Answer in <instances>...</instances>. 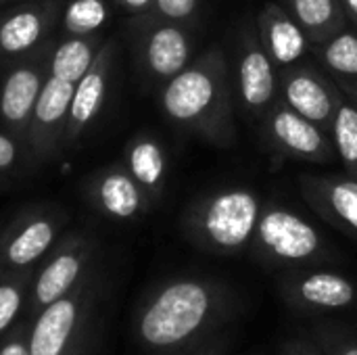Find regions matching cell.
I'll return each mask as SVG.
<instances>
[{
  "instance_id": "obj_2",
  "label": "cell",
  "mask_w": 357,
  "mask_h": 355,
  "mask_svg": "<svg viewBox=\"0 0 357 355\" xmlns=\"http://www.w3.org/2000/svg\"><path fill=\"white\" fill-rule=\"evenodd\" d=\"M224 289L203 278L165 285L140 318V335L153 347H174L192 339L222 312Z\"/></svg>"
},
{
  "instance_id": "obj_7",
  "label": "cell",
  "mask_w": 357,
  "mask_h": 355,
  "mask_svg": "<svg viewBox=\"0 0 357 355\" xmlns=\"http://www.w3.org/2000/svg\"><path fill=\"white\" fill-rule=\"evenodd\" d=\"M261 128L266 144L276 155L310 163H331L337 159L331 132L299 115L282 100L261 117Z\"/></svg>"
},
{
  "instance_id": "obj_14",
  "label": "cell",
  "mask_w": 357,
  "mask_h": 355,
  "mask_svg": "<svg viewBox=\"0 0 357 355\" xmlns=\"http://www.w3.org/2000/svg\"><path fill=\"white\" fill-rule=\"evenodd\" d=\"M299 192L322 220L357 239V178L303 174Z\"/></svg>"
},
{
  "instance_id": "obj_15",
  "label": "cell",
  "mask_w": 357,
  "mask_h": 355,
  "mask_svg": "<svg viewBox=\"0 0 357 355\" xmlns=\"http://www.w3.org/2000/svg\"><path fill=\"white\" fill-rule=\"evenodd\" d=\"M257 33L278 69L297 65L310 50L312 42L287 6L270 2L257 17Z\"/></svg>"
},
{
  "instance_id": "obj_4",
  "label": "cell",
  "mask_w": 357,
  "mask_h": 355,
  "mask_svg": "<svg viewBox=\"0 0 357 355\" xmlns=\"http://www.w3.org/2000/svg\"><path fill=\"white\" fill-rule=\"evenodd\" d=\"M251 247L270 264L301 266L322 257L324 241L318 228L303 216L289 207L268 203L261 209Z\"/></svg>"
},
{
  "instance_id": "obj_19",
  "label": "cell",
  "mask_w": 357,
  "mask_h": 355,
  "mask_svg": "<svg viewBox=\"0 0 357 355\" xmlns=\"http://www.w3.org/2000/svg\"><path fill=\"white\" fill-rule=\"evenodd\" d=\"M312 52L343 94L357 92V31L341 29L333 38L314 44Z\"/></svg>"
},
{
  "instance_id": "obj_35",
  "label": "cell",
  "mask_w": 357,
  "mask_h": 355,
  "mask_svg": "<svg viewBox=\"0 0 357 355\" xmlns=\"http://www.w3.org/2000/svg\"><path fill=\"white\" fill-rule=\"evenodd\" d=\"M8 2H21V0H8Z\"/></svg>"
},
{
  "instance_id": "obj_29",
  "label": "cell",
  "mask_w": 357,
  "mask_h": 355,
  "mask_svg": "<svg viewBox=\"0 0 357 355\" xmlns=\"http://www.w3.org/2000/svg\"><path fill=\"white\" fill-rule=\"evenodd\" d=\"M117 8L130 13V15H142L151 8L153 0H113Z\"/></svg>"
},
{
  "instance_id": "obj_3",
  "label": "cell",
  "mask_w": 357,
  "mask_h": 355,
  "mask_svg": "<svg viewBox=\"0 0 357 355\" xmlns=\"http://www.w3.org/2000/svg\"><path fill=\"white\" fill-rule=\"evenodd\" d=\"M261 197L245 186H230L201 197L184 216L188 236L218 255L247 249L264 209Z\"/></svg>"
},
{
  "instance_id": "obj_25",
  "label": "cell",
  "mask_w": 357,
  "mask_h": 355,
  "mask_svg": "<svg viewBox=\"0 0 357 355\" xmlns=\"http://www.w3.org/2000/svg\"><path fill=\"white\" fill-rule=\"evenodd\" d=\"M109 21V6L105 0H69L61 13V36H94L100 33Z\"/></svg>"
},
{
  "instance_id": "obj_30",
  "label": "cell",
  "mask_w": 357,
  "mask_h": 355,
  "mask_svg": "<svg viewBox=\"0 0 357 355\" xmlns=\"http://www.w3.org/2000/svg\"><path fill=\"white\" fill-rule=\"evenodd\" d=\"M343 2V10L347 17V23H351L357 31V0H341Z\"/></svg>"
},
{
  "instance_id": "obj_16",
  "label": "cell",
  "mask_w": 357,
  "mask_h": 355,
  "mask_svg": "<svg viewBox=\"0 0 357 355\" xmlns=\"http://www.w3.org/2000/svg\"><path fill=\"white\" fill-rule=\"evenodd\" d=\"M59 222L50 211L38 209H29L23 218L15 220L2 243L4 262L10 266H27L42 257L56 236Z\"/></svg>"
},
{
  "instance_id": "obj_11",
  "label": "cell",
  "mask_w": 357,
  "mask_h": 355,
  "mask_svg": "<svg viewBox=\"0 0 357 355\" xmlns=\"http://www.w3.org/2000/svg\"><path fill=\"white\" fill-rule=\"evenodd\" d=\"M75 84L48 75L33 105L25 146L36 161H48L65 149V132Z\"/></svg>"
},
{
  "instance_id": "obj_27",
  "label": "cell",
  "mask_w": 357,
  "mask_h": 355,
  "mask_svg": "<svg viewBox=\"0 0 357 355\" xmlns=\"http://www.w3.org/2000/svg\"><path fill=\"white\" fill-rule=\"evenodd\" d=\"M21 303V291L17 289V285H0V333L13 322V318L17 316Z\"/></svg>"
},
{
  "instance_id": "obj_34",
  "label": "cell",
  "mask_w": 357,
  "mask_h": 355,
  "mask_svg": "<svg viewBox=\"0 0 357 355\" xmlns=\"http://www.w3.org/2000/svg\"><path fill=\"white\" fill-rule=\"evenodd\" d=\"M293 355H314V354H310V352H305V349H297Z\"/></svg>"
},
{
  "instance_id": "obj_20",
  "label": "cell",
  "mask_w": 357,
  "mask_h": 355,
  "mask_svg": "<svg viewBox=\"0 0 357 355\" xmlns=\"http://www.w3.org/2000/svg\"><path fill=\"white\" fill-rule=\"evenodd\" d=\"M84 264V241H67L65 247L44 266L36 282V299L42 305H50L73 287Z\"/></svg>"
},
{
  "instance_id": "obj_36",
  "label": "cell",
  "mask_w": 357,
  "mask_h": 355,
  "mask_svg": "<svg viewBox=\"0 0 357 355\" xmlns=\"http://www.w3.org/2000/svg\"><path fill=\"white\" fill-rule=\"evenodd\" d=\"M4 2H8V0H0V4H4Z\"/></svg>"
},
{
  "instance_id": "obj_23",
  "label": "cell",
  "mask_w": 357,
  "mask_h": 355,
  "mask_svg": "<svg viewBox=\"0 0 357 355\" xmlns=\"http://www.w3.org/2000/svg\"><path fill=\"white\" fill-rule=\"evenodd\" d=\"M105 40L107 38H102L100 33L56 40L50 54V75L65 80L69 84H77L90 69Z\"/></svg>"
},
{
  "instance_id": "obj_17",
  "label": "cell",
  "mask_w": 357,
  "mask_h": 355,
  "mask_svg": "<svg viewBox=\"0 0 357 355\" xmlns=\"http://www.w3.org/2000/svg\"><path fill=\"white\" fill-rule=\"evenodd\" d=\"M287 297L307 310H343L357 299L356 285L337 272H303L284 282Z\"/></svg>"
},
{
  "instance_id": "obj_26",
  "label": "cell",
  "mask_w": 357,
  "mask_h": 355,
  "mask_svg": "<svg viewBox=\"0 0 357 355\" xmlns=\"http://www.w3.org/2000/svg\"><path fill=\"white\" fill-rule=\"evenodd\" d=\"M197 10H199V0H153L146 13L157 19L188 25L190 21H195Z\"/></svg>"
},
{
  "instance_id": "obj_13",
  "label": "cell",
  "mask_w": 357,
  "mask_h": 355,
  "mask_svg": "<svg viewBox=\"0 0 357 355\" xmlns=\"http://www.w3.org/2000/svg\"><path fill=\"white\" fill-rule=\"evenodd\" d=\"M90 203L105 216L126 222L149 211L153 199L134 180L128 167L121 163H111L96 169L84 184Z\"/></svg>"
},
{
  "instance_id": "obj_12",
  "label": "cell",
  "mask_w": 357,
  "mask_h": 355,
  "mask_svg": "<svg viewBox=\"0 0 357 355\" xmlns=\"http://www.w3.org/2000/svg\"><path fill=\"white\" fill-rule=\"evenodd\" d=\"M115 52H117V42L113 38H107L98 54L94 56L90 69L75 84L71 107H69L67 132H65V149L75 146L82 140V136L90 130V126L98 119L107 100L109 82L115 67Z\"/></svg>"
},
{
  "instance_id": "obj_9",
  "label": "cell",
  "mask_w": 357,
  "mask_h": 355,
  "mask_svg": "<svg viewBox=\"0 0 357 355\" xmlns=\"http://www.w3.org/2000/svg\"><path fill=\"white\" fill-rule=\"evenodd\" d=\"M236 92L245 111L264 117L278 100V67L264 48L259 33L245 27L236 44Z\"/></svg>"
},
{
  "instance_id": "obj_1",
  "label": "cell",
  "mask_w": 357,
  "mask_h": 355,
  "mask_svg": "<svg viewBox=\"0 0 357 355\" xmlns=\"http://www.w3.org/2000/svg\"><path fill=\"white\" fill-rule=\"evenodd\" d=\"M159 105L174 126L215 146H230L236 138V123L230 65L222 48L211 46L167 80L159 92Z\"/></svg>"
},
{
  "instance_id": "obj_8",
  "label": "cell",
  "mask_w": 357,
  "mask_h": 355,
  "mask_svg": "<svg viewBox=\"0 0 357 355\" xmlns=\"http://www.w3.org/2000/svg\"><path fill=\"white\" fill-rule=\"evenodd\" d=\"M52 48L54 46L33 56L4 63L0 80V117L6 130L21 140H25L33 105L50 75Z\"/></svg>"
},
{
  "instance_id": "obj_24",
  "label": "cell",
  "mask_w": 357,
  "mask_h": 355,
  "mask_svg": "<svg viewBox=\"0 0 357 355\" xmlns=\"http://www.w3.org/2000/svg\"><path fill=\"white\" fill-rule=\"evenodd\" d=\"M328 132L345 174L357 178V107L347 96L335 111Z\"/></svg>"
},
{
  "instance_id": "obj_10",
  "label": "cell",
  "mask_w": 357,
  "mask_h": 355,
  "mask_svg": "<svg viewBox=\"0 0 357 355\" xmlns=\"http://www.w3.org/2000/svg\"><path fill=\"white\" fill-rule=\"evenodd\" d=\"M278 90L287 107L326 130H331L335 111L345 98L324 69H316L307 63L278 69Z\"/></svg>"
},
{
  "instance_id": "obj_6",
  "label": "cell",
  "mask_w": 357,
  "mask_h": 355,
  "mask_svg": "<svg viewBox=\"0 0 357 355\" xmlns=\"http://www.w3.org/2000/svg\"><path fill=\"white\" fill-rule=\"evenodd\" d=\"M61 0H21L0 15V63L33 56L56 44Z\"/></svg>"
},
{
  "instance_id": "obj_32",
  "label": "cell",
  "mask_w": 357,
  "mask_h": 355,
  "mask_svg": "<svg viewBox=\"0 0 357 355\" xmlns=\"http://www.w3.org/2000/svg\"><path fill=\"white\" fill-rule=\"evenodd\" d=\"M333 354L335 355H357V345L349 343V345H339V347H333Z\"/></svg>"
},
{
  "instance_id": "obj_18",
  "label": "cell",
  "mask_w": 357,
  "mask_h": 355,
  "mask_svg": "<svg viewBox=\"0 0 357 355\" xmlns=\"http://www.w3.org/2000/svg\"><path fill=\"white\" fill-rule=\"evenodd\" d=\"M123 165L153 203L163 197L167 184V153L153 134H138L126 144Z\"/></svg>"
},
{
  "instance_id": "obj_5",
  "label": "cell",
  "mask_w": 357,
  "mask_h": 355,
  "mask_svg": "<svg viewBox=\"0 0 357 355\" xmlns=\"http://www.w3.org/2000/svg\"><path fill=\"white\" fill-rule=\"evenodd\" d=\"M134 27L136 65L149 82L163 86L192 63L195 44L186 25L142 13Z\"/></svg>"
},
{
  "instance_id": "obj_22",
  "label": "cell",
  "mask_w": 357,
  "mask_h": 355,
  "mask_svg": "<svg viewBox=\"0 0 357 355\" xmlns=\"http://www.w3.org/2000/svg\"><path fill=\"white\" fill-rule=\"evenodd\" d=\"M75 303L67 297L46 305L31 335L29 355H61L75 324Z\"/></svg>"
},
{
  "instance_id": "obj_31",
  "label": "cell",
  "mask_w": 357,
  "mask_h": 355,
  "mask_svg": "<svg viewBox=\"0 0 357 355\" xmlns=\"http://www.w3.org/2000/svg\"><path fill=\"white\" fill-rule=\"evenodd\" d=\"M0 355H29V349H25V345L21 343H10L0 352Z\"/></svg>"
},
{
  "instance_id": "obj_28",
  "label": "cell",
  "mask_w": 357,
  "mask_h": 355,
  "mask_svg": "<svg viewBox=\"0 0 357 355\" xmlns=\"http://www.w3.org/2000/svg\"><path fill=\"white\" fill-rule=\"evenodd\" d=\"M21 144H25L21 138L0 132V172H6L21 161L23 157Z\"/></svg>"
},
{
  "instance_id": "obj_33",
  "label": "cell",
  "mask_w": 357,
  "mask_h": 355,
  "mask_svg": "<svg viewBox=\"0 0 357 355\" xmlns=\"http://www.w3.org/2000/svg\"><path fill=\"white\" fill-rule=\"evenodd\" d=\"M345 96H347V98H349V100H351V103L357 107V92H349V94H345Z\"/></svg>"
},
{
  "instance_id": "obj_21",
  "label": "cell",
  "mask_w": 357,
  "mask_h": 355,
  "mask_svg": "<svg viewBox=\"0 0 357 355\" xmlns=\"http://www.w3.org/2000/svg\"><path fill=\"white\" fill-rule=\"evenodd\" d=\"M284 6L303 27L312 46L347 27L341 0H284Z\"/></svg>"
}]
</instances>
